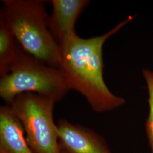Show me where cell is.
Instances as JSON below:
<instances>
[{
    "label": "cell",
    "instance_id": "obj_1",
    "mask_svg": "<svg viewBox=\"0 0 153 153\" xmlns=\"http://www.w3.org/2000/svg\"><path fill=\"white\" fill-rule=\"evenodd\" d=\"M133 19L129 16L104 35L82 38L77 34L60 45V69L71 89L82 95L97 112L110 111L125 104V99L109 90L103 78V47L111 36Z\"/></svg>",
    "mask_w": 153,
    "mask_h": 153
},
{
    "label": "cell",
    "instance_id": "obj_2",
    "mask_svg": "<svg viewBox=\"0 0 153 153\" xmlns=\"http://www.w3.org/2000/svg\"><path fill=\"white\" fill-rule=\"evenodd\" d=\"M0 17L16 42L30 55L60 68V47L48 27L44 1L3 0Z\"/></svg>",
    "mask_w": 153,
    "mask_h": 153
},
{
    "label": "cell",
    "instance_id": "obj_3",
    "mask_svg": "<svg viewBox=\"0 0 153 153\" xmlns=\"http://www.w3.org/2000/svg\"><path fill=\"white\" fill-rule=\"evenodd\" d=\"M71 90L59 68L49 65L19 47L16 60L1 78L0 96L7 104L19 94L31 93L56 102Z\"/></svg>",
    "mask_w": 153,
    "mask_h": 153
},
{
    "label": "cell",
    "instance_id": "obj_4",
    "mask_svg": "<svg viewBox=\"0 0 153 153\" xmlns=\"http://www.w3.org/2000/svg\"><path fill=\"white\" fill-rule=\"evenodd\" d=\"M56 102L35 93L18 95L7 105L21 121L35 153H61L57 124L53 119Z\"/></svg>",
    "mask_w": 153,
    "mask_h": 153
},
{
    "label": "cell",
    "instance_id": "obj_5",
    "mask_svg": "<svg viewBox=\"0 0 153 153\" xmlns=\"http://www.w3.org/2000/svg\"><path fill=\"white\" fill-rule=\"evenodd\" d=\"M57 127L61 153H112L104 138L88 128L64 119Z\"/></svg>",
    "mask_w": 153,
    "mask_h": 153
},
{
    "label": "cell",
    "instance_id": "obj_6",
    "mask_svg": "<svg viewBox=\"0 0 153 153\" xmlns=\"http://www.w3.org/2000/svg\"><path fill=\"white\" fill-rule=\"evenodd\" d=\"M52 10L48 16L49 31L60 45L76 35V23L80 14L89 4L88 0H52Z\"/></svg>",
    "mask_w": 153,
    "mask_h": 153
},
{
    "label": "cell",
    "instance_id": "obj_7",
    "mask_svg": "<svg viewBox=\"0 0 153 153\" xmlns=\"http://www.w3.org/2000/svg\"><path fill=\"white\" fill-rule=\"evenodd\" d=\"M0 153H35L21 121L6 104L0 107Z\"/></svg>",
    "mask_w": 153,
    "mask_h": 153
},
{
    "label": "cell",
    "instance_id": "obj_8",
    "mask_svg": "<svg viewBox=\"0 0 153 153\" xmlns=\"http://www.w3.org/2000/svg\"><path fill=\"white\" fill-rule=\"evenodd\" d=\"M19 47L4 20L0 17V76H5L16 60Z\"/></svg>",
    "mask_w": 153,
    "mask_h": 153
},
{
    "label": "cell",
    "instance_id": "obj_9",
    "mask_svg": "<svg viewBox=\"0 0 153 153\" xmlns=\"http://www.w3.org/2000/svg\"><path fill=\"white\" fill-rule=\"evenodd\" d=\"M143 75L147 83L149 94L148 103L149 111L145 128L151 153H153V71L144 70Z\"/></svg>",
    "mask_w": 153,
    "mask_h": 153
}]
</instances>
